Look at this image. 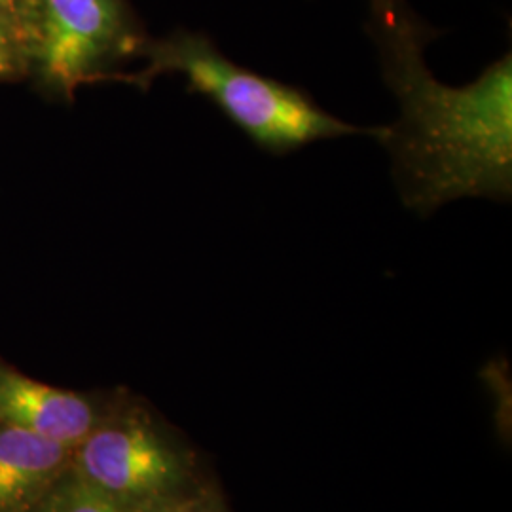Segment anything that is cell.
I'll use <instances>...</instances> for the list:
<instances>
[{"instance_id":"cell-6","label":"cell","mask_w":512,"mask_h":512,"mask_svg":"<svg viewBox=\"0 0 512 512\" xmlns=\"http://www.w3.org/2000/svg\"><path fill=\"white\" fill-rule=\"evenodd\" d=\"M73 461V448L0 421V512H35Z\"/></svg>"},{"instance_id":"cell-4","label":"cell","mask_w":512,"mask_h":512,"mask_svg":"<svg viewBox=\"0 0 512 512\" xmlns=\"http://www.w3.org/2000/svg\"><path fill=\"white\" fill-rule=\"evenodd\" d=\"M33 55L59 92L109 78L143 48L124 0H33Z\"/></svg>"},{"instance_id":"cell-9","label":"cell","mask_w":512,"mask_h":512,"mask_svg":"<svg viewBox=\"0 0 512 512\" xmlns=\"http://www.w3.org/2000/svg\"><path fill=\"white\" fill-rule=\"evenodd\" d=\"M29 54V46L19 38L18 33L0 21V78L19 73Z\"/></svg>"},{"instance_id":"cell-2","label":"cell","mask_w":512,"mask_h":512,"mask_svg":"<svg viewBox=\"0 0 512 512\" xmlns=\"http://www.w3.org/2000/svg\"><path fill=\"white\" fill-rule=\"evenodd\" d=\"M147 71L131 80L148 84L156 74H183L190 92L202 93L256 147L275 156L321 139L378 137L380 128H359L321 109L310 93L262 76L228 59L202 33L179 31L147 50Z\"/></svg>"},{"instance_id":"cell-8","label":"cell","mask_w":512,"mask_h":512,"mask_svg":"<svg viewBox=\"0 0 512 512\" xmlns=\"http://www.w3.org/2000/svg\"><path fill=\"white\" fill-rule=\"evenodd\" d=\"M0 21L18 33L33 55L35 4L33 0H0Z\"/></svg>"},{"instance_id":"cell-10","label":"cell","mask_w":512,"mask_h":512,"mask_svg":"<svg viewBox=\"0 0 512 512\" xmlns=\"http://www.w3.org/2000/svg\"><path fill=\"white\" fill-rule=\"evenodd\" d=\"M165 512H226V507L213 486H202L198 482Z\"/></svg>"},{"instance_id":"cell-5","label":"cell","mask_w":512,"mask_h":512,"mask_svg":"<svg viewBox=\"0 0 512 512\" xmlns=\"http://www.w3.org/2000/svg\"><path fill=\"white\" fill-rule=\"evenodd\" d=\"M103 418L84 395L42 384L0 365V421L76 448Z\"/></svg>"},{"instance_id":"cell-7","label":"cell","mask_w":512,"mask_h":512,"mask_svg":"<svg viewBox=\"0 0 512 512\" xmlns=\"http://www.w3.org/2000/svg\"><path fill=\"white\" fill-rule=\"evenodd\" d=\"M35 512H141L107 494L95 490L80 476L69 471L57 480L50 494L42 499Z\"/></svg>"},{"instance_id":"cell-1","label":"cell","mask_w":512,"mask_h":512,"mask_svg":"<svg viewBox=\"0 0 512 512\" xmlns=\"http://www.w3.org/2000/svg\"><path fill=\"white\" fill-rule=\"evenodd\" d=\"M368 35L376 44L399 118L382 126L404 205L429 217L459 198L509 202L512 194V55L475 82H440L425 61L437 37L406 0H368Z\"/></svg>"},{"instance_id":"cell-3","label":"cell","mask_w":512,"mask_h":512,"mask_svg":"<svg viewBox=\"0 0 512 512\" xmlns=\"http://www.w3.org/2000/svg\"><path fill=\"white\" fill-rule=\"evenodd\" d=\"M71 469L141 512H165L198 484L190 454L141 410L103 416L74 448Z\"/></svg>"}]
</instances>
